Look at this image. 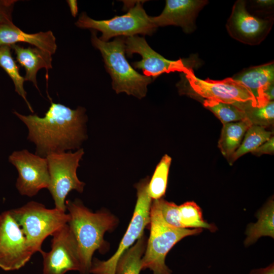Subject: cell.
Wrapping results in <instances>:
<instances>
[{
  "instance_id": "26",
  "label": "cell",
  "mask_w": 274,
  "mask_h": 274,
  "mask_svg": "<svg viewBox=\"0 0 274 274\" xmlns=\"http://www.w3.org/2000/svg\"><path fill=\"white\" fill-rule=\"evenodd\" d=\"M179 211L182 228H204L211 231H216V226L203 219L201 209L194 201H187L179 206Z\"/></svg>"
},
{
  "instance_id": "6",
  "label": "cell",
  "mask_w": 274,
  "mask_h": 274,
  "mask_svg": "<svg viewBox=\"0 0 274 274\" xmlns=\"http://www.w3.org/2000/svg\"><path fill=\"white\" fill-rule=\"evenodd\" d=\"M75 25L80 28L100 31L102 35L99 39L105 42L115 37L151 35L156 29L151 21L150 16L144 10L141 1H138L126 14L107 20H95L82 12Z\"/></svg>"
},
{
  "instance_id": "15",
  "label": "cell",
  "mask_w": 274,
  "mask_h": 274,
  "mask_svg": "<svg viewBox=\"0 0 274 274\" xmlns=\"http://www.w3.org/2000/svg\"><path fill=\"white\" fill-rule=\"evenodd\" d=\"M207 3L200 0H167L162 13L150 17V20L156 28L173 25L189 33L195 29L196 15Z\"/></svg>"
},
{
  "instance_id": "8",
  "label": "cell",
  "mask_w": 274,
  "mask_h": 274,
  "mask_svg": "<svg viewBox=\"0 0 274 274\" xmlns=\"http://www.w3.org/2000/svg\"><path fill=\"white\" fill-rule=\"evenodd\" d=\"M149 177L141 180L135 185L137 200L131 220L115 253L109 259L101 261L92 259L90 273L115 274L117 263L121 255L134 242L144 234V230L150 223L152 199L148 195Z\"/></svg>"
},
{
  "instance_id": "7",
  "label": "cell",
  "mask_w": 274,
  "mask_h": 274,
  "mask_svg": "<svg viewBox=\"0 0 274 274\" xmlns=\"http://www.w3.org/2000/svg\"><path fill=\"white\" fill-rule=\"evenodd\" d=\"M84 154L82 148L75 152L53 153L46 157L50 177L48 188L54 202L55 208L66 210L65 198L72 190L82 193L85 184L77 175L79 162Z\"/></svg>"
},
{
  "instance_id": "19",
  "label": "cell",
  "mask_w": 274,
  "mask_h": 274,
  "mask_svg": "<svg viewBox=\"0 0 274 274\" xmlns=\"http://www.w3.org/2000/svg\"><path fill=\"white\" fill-rule=\"evenodd\" d=\"M251 125L252 124L248 118L223 124L218 147L228 160L239 147L246 131Z\"/></svg>"
},
{
  "instance_id": "22",
  "label": "cell",
  "mask_w": 274,
  "mask_h": 274,
  "mask_svg": "<svg viewBox=\"0 0 274 274\" xmlns=\"http://www.w3.org/2000/svg\"><path fill=\"white\" fill-rule=\"evenodd\" d=\"M11 46H0V66L4 70L15 86V91L24 99L28 109L33 113V109L27 99V93L24 88V77L19 72V67L11 53Z\"/></svg>"
},
{
  "instance_id": "30",
  "label": "cell",
  "mask_w": 274,
  "mask_h": 274,
  "mask_svg": "<svg viewBox=\"0 0 274 274\" xmlns=\"http://www.w3.org/2000/svg\"><path fill=\"white\" fill-rule=\"evenodd\" d=\"M274 151V137L270 138L257 148L252 153L261 155L263 154H272Z\"/></svg>"
},
{
  "instance_id": "20",
  "label": "cell",
  "mask_w": 274,
  "mask_h": 274,
  "mask_svg": "<svg viewBox=\"0 0 274 274\" xmlns=\"http://www.w3.org/2000/svg\"><path fill=\"white\" fill-rule=\"evenodd\" d=\"M258 221L249 225L246 231L247 237L244 242L249 246L263 236L274 237V203L270 199L257 214Z\"/></svg>"
},
{
  "instance_id": "11",
  "label": "cell",
  "mask_w": 274,
  "mask_h": 274,
  "mask_svg": "<svg viewBox=\"0 0 274 274\" xmlns=\"http://www.w3.org/2000/svg\"><path fill=\"white\" fill-rule=\"evenodd\" d=\"M51 250L43 251V274H65L81 269L77 244L68 224L52 235Z\"/></svg>"
},
{
  "instance_id": "9",
  "label": "cell",
  "mask_w": 274,
  "mask_h": 274,
  "mask_svg": "<svg viewBox=\"0 0 274 274\" xmlns=\"http://www.w3.org/2000/svg\"><path fill=\"white\" fill-rule=\"evenodd\" d=\"M34 251L11 210L0 214V268L13 271L23 267Z\"/></svg>"
},
{
  "instance_id": "29",
  "label": "cell",
  "mask_w": 274,
  "mask_h": 274,
  "mask_svg": "<svg viewBox=\"0 0 274 274\" xmlns=\"http://www.w3.org/2000/svg\"><path fill=\"white\" fill-rule=\"evenodd\" d=\"M16 0H0V25L13 23L12 13Z\"/></svg>"
},
{
  "instance_id": "13",
  "label": "cell",
  "mask_w": 274,
  "mask_h": 274,
  "mask_svg": "<svg viewBox=\"0 0 274 274\" xmlns=\"http://www.w3.org/2000/svg\"><path fill=\"white\" fill-rule=\"evenodd\" d=\"M125 53L128 56L138 53L142 57L139 61L132 62L135 68L142 70L144 75L155 79L163 73L180 72L186 74L188 67L183 59L170 60L153 50L143 37L133 36L125 38Z\"/></svg>"
},
{
  "instance_id": "25",
  "label": "cell",
  "mask_w": 274,
  "mask_h": 274,
  "mask_svg": "<svg viewBox=\"0 0 274 274\" xmlns=\"http://www.w3.org/2000/svg\"><path fill=\"white\" fill-rule=\"evenodd\" d=\"M171 157L165 154L156 167L151 179L149 181L147 192L153 200L160 199L165 194Z\"/></svg>"
},
{
  "instance_id": "33",
  "label": "cell",
  "mask_w": 274,
  "mask_h": 274,
  "mask_svg": "<svg viewBox=\"0 0 274 274\" xmlns=\"http://www.w3.org/2000/svg\"><path fill=\"white\" fill-rule=\"evenodd\" d=\"M72 15L75 17L78 12L77 3L76 1H67Z\"/></svg>"
},
{
  "instance_id": "27",
  "label": "cell",
  "mask_w": 274,
  "mask_h": 274,
  "mask_svg": "<svg viewBox=\"0 0 274 274\" xmlns=\"http://www.w3.org/2000/svg\"><path fill=\"white\" fill-rule=\"evenodd\" d=\"M247 118L252 125L264 128L271 126L274 121V102L269 101L265 106L261 107H252L251 103L243 104Z\"/></svg>"
},
{
  "instance_id": "3",
  "label": "cell",
  "mask_w": 274,
  "mask_h": 274,
  "mask_svg": "<svg viewBox=\"0 0 274 274\" xmlns=\"http://www.w3.org/2000/svg\"><path fill=\"white\" fill-rule=\"evenodd\" d=\"M92 45L101 53L105 66L112 79V87L117 93L125 92L141 99L146 95L147 86L153 79L136 71L125 57V38L119 37L105 42L92 31Z\"/></svg>"
},
{
  "instance_id": "16",
  "label": "cell",
  "mask_w": 274,
  "mask_h": 274,
  "mask_svg": "<svg viewBox=\"0 0 274 274\" xmlns=\"http://www.w3.org/2000/svg\"><path fill=\"white\" fill-rule=\"evenodd\" d=\"M21 42L28 43L51 55L57 50L56 38L51 30L28 33L22 30L13 22L0 25V46H11Z\"/></svg>"
},
{
  "instance_id": "28",
  "label": "cell",
  "mask_w": 274,
  "mask_h": 274,
  "mask_svg": "<svg viewBox=\"0 0 274 274\" xmlns=\"http://www.w3.org/2000/svg\"><path fill=\"white\" fill-rule=\"evenodd\" d=\"M154 200L165 221L174 227L182 228L180 223L179 206L173 202H168L162 198Z\"/></svg>"
},
{
  "instance_id": "24",
  "label": "cell",
  "mask_w": 274,
  "mask_h": 274,
  "mask_svg": "<svg viewBox=\"0 0 274 274\" xmlns=\"http://www.w3.org/2000/svg\"><path fill=\"white\" fill-rule=\"evenodd\" d=\"M271 134V131L266 130L263 127L251 125L246 131L239 147L228 160L230 164H232L243 155L249 152L252 153L268 140Z\"/></svg>"
},
{
  "instance_id": "21",
  "label": "cell",
  "mask_w": 274,
  "mask_h": 274,
  "mask_svg": "<svg viewBox=\"0 0 274 274\" xmlns=\"http://www.w3.org/2000/svg\"><path fill=\"white\" fill-rule=\"evenodd\" d=\"M144 234L136 243L127 250L119 259L115 274H140L142 269V259L147 245Z\"/></svg>"
},
{
  "instance_id": "12",
  "label": "cell",
  "mask_w": 274,
  "mask_h": 274,
  "mask_svg": "<svg viewBox=\"0 0 274 274\" xmlns=\"http://www.w3.org/2000/svg\"><path fill=\"white\" fill-rule=\"evenodd\" d=\"M184 74L193 91L206 99L229 104L250 102L252 107H256L252 93L241 83L233 78L219 81L201 80L194 75L191 68Z\"/></svg>"
},
{
  "instance_id": "23",
  "label": "cell",
  "mask_w": 274,
  "mask_h": 274,
  "mask_svg": "<svg viewBox=\"0 0 274 274\" xmlns=\"http://www.w3.org/2000/svg\"><path fill=\"white\" fill-rule=\"evenodd\" d=\"M243 104H229L206 99L203 102L204 107L212 112L223 125L241 121L247 118Z\"/></svg>"
},
{
  "instance_id": "32",
  "label": "cell",
  "mask_w": 274,
  "mask_h": 274,
  "mask_svg": "<svg viewBox=\"0 0 274 274\" xmlns=\"http://www.w3.org/2000/svg\"><path fill=\"white\" fill-rule=\"evenodd\" d=\"M273 84H271L264 91L265 96L269 101H273Z\"/></svg>"
},
{
  "instance_id": "31",
  "label": "cell",
  "mask_w": 274,
  "mask_h": 274,
  "mask_svg": "<svg viewBox=\"0 0 274 274\" xmlns=\"http://www.w3.org/2000/svg\"><path fill=\"white\" fill-rule=\"evenodd\" d=\"M249 274H274V264L272 263L264 268L254 269Z\"/></svg>"
},
{
  "instance_id": "17",
  "label": "cell",
  "mask_w": 274,
  "mask_h": 274,
  "mask_svg": "<svg viewBox=\"0 0 274 274\" xmlns=\"http://www.w3.org/2000/svg\"><path fill=\"white\" fill-rule=\"evenodd\" d=\"M233 79L241 83L250 91L255 99L256 107L264 106L269 102L265 96L264 91L273 84V63L251 67Z\"/></svg>"
},
{
  "instance_id": "18",
  "label": "cell",
  "mask_w": 274,
  "mask_h": 274,
  "mask_svg": "<svg viewBox=\"0 0 274 274\" xmlns=\"http://www.w3.org/2000/svg\"><path fill=\"white\" fill-rule=\"evenodd\" d=\"M11 47L14 51L17 61L25 69V81L31 82L39 90L37 81V73L43 68L47 71L52 68V55L33 47L25 48L14 44Z\"/></svg>"
},
{
  "instance_id": "2",
  "label": "cell",
  "mask_w": 274,
  "mask_h": 274,
  "mask_svg": "<svg viewBox=\"0 0 274 274\" xmlns=\"http://www.w3.org/2000/svg\"><path fill=\"white\" fill-rule=\"evenodd\" d=\"M70 220L67 223L76 241L81 262L80 274H90L93 253L108 248L104 236L112 230L117 218L104 211L93 213L78 199L65 200Z\"/></svg>"
},
{
  "instance_id": "4",
  "label": "cell",
  "mask_w": 274,
  "mask_h": 274,
  "mask_svg": "<svg viewBox=\"0 0 274 274\" xmlns=\"http://www.w3.org/2000/svg\"><path fill=\"white\" fill-rule=\"evenodd\" d=\"M150 218V233L142 259V269H149L153 274H172L165 262L168 252L182 239L198 234L202 229L178 228L167 224L154 200L151 203Z\"/></svg>"
},
{
  "instance_id": "10",
  "label": "cell",
  "mask_w": 274,
  "mask_h": 274,
  "mask_svg": "<svg viewBox=\"0 0 274 274\" xmlns=\"http://www.w3.org/2000/svg\"><path fill=\"white\" fill-rule=\"evenodd\" d=\"M9 161L18 171L16 187L21 195L32 197L41 189H48L50 177L46 157L24 149L13 152Z\"/></svg>"
},
{
  "instance_id": "34",
  "label": "cell",
  "mask_w": 274,
  "mask_h": 274,
  "mask_svg": "<svg viewBox=\"0 0 274 274\" xmlns=\"http://www.w3.org/2000/svg\"><path fill=\"white\" fill-rule=\"evenodd\" d=\"M259 6L263 7H268L273 4V1L271 0H258L256 1Z\"/></svg>"
},
{
  "instance_id": "5",
  "label": "cell",
  "mask_w": 274,
  "mask_h": 274,
  "mask_svg": "<svg viewBox=\"0 0 274 274\" xmlns=\"http://www.w3.org/2000/svg\"><path fill=\"white\" fill-rule=\"evenodd\" d=\"M35 253L41 254L44 241L67 224L70 215L56 208L49 209L40 202L31 201L11 210Z\"/></svg>"
},
{
  "instance_id": "1",
  "label": "cell",
  "mask_w": 274,
  "mask_h": 274,
  "mask_svg": "<svg viewBox=\"0 0 274 274\" xmlns=\"http://www.w3.org/2000/svg\"><path fill=\"white\" fill-rule=\"evenodd\" d=\"M85 109H71L51 101L43 117L37 114L13 113L27 126V139L36 145V154L46 157L49 154L80 149L86 138Z\"/></svg>"
},
{
  "instance_id": "14",
  "label": "cell",
  "mask_w": 274,
  "mask_h": 274,
  "mask_svg": "<svg viewBox=\"0 0 274 274\" xmlns=\"http://www.w3.org/2000/svg\"><path fill=\"white\" fill-rule=\"evenodd\" d=\"M269 27L268 21L258 18L247 11L243 1L235 3L227 25L232 37L250 44H256L263 39Z\"/></svg>"
}]
</instances>
